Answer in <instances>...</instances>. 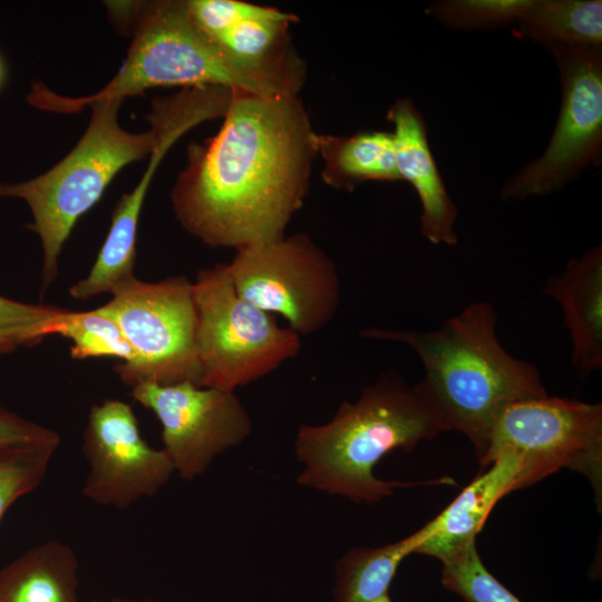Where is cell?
Masks as SVG:
<instances>
[{"label": "cell", "mask_w": 602, "mask_h": 602, "mask_svg": "<svg viewBox=\"0 0 602 602\" xmlns=\"http://www.w3.org/2000/svg\"><path fill=\"white\" fill-rule=\"evenodd\" d=\"M317 135L299 95L232 90L219 132L188 146L171 193L177 221L211 247L283 237L308 194Z\"/></svg>", "instance_id": "6da1fadb"}, {"label": "cell", "mask_w": 602, "mask_h": 602, "mask_svg": "<svg viewBox=\"0 0 602 602\" xmlns=\"http://www.w3.org/2000/svg\"><path fill=\"white\" fill-rule=\"evenodd\" d=\"M496 323L493 303L475 301L435 330L369 327L360 331L362 338L412 349L425 369L419 385L445 430L464 434L479 463L499 414L513 402L547 394L538 368L503 347Z\"/></svg>", "instance_id": "7a4b0ae2"}, {"label": "cell", "mask_w": 602, "mask_h": 602, "mask_svg": "<svg viewBox=\"0 0 602 602\" xmlns=\"http://www.w3.org/2000/svg\"><path fill=\"white\" fill-rule=\"evenodd\" d=\"M444 430L419 382L410 386L399 371L387 370L365 387L356 401H343L328 423L299 427L294 452L303 469L298 483L367 504L391 496L397 488L454 485L447 477L398 482L375 475L376 465L386 455L396 449L410 452Z\"/></svg>", "instance_id": "3957f363"}, {"label": "cell", "mask_w": 602, "mask_h": 602, "mask_svg": "<svg viewBox=\"0 0 602 602\" xmlns=\"http://www.w3.org/2000/svg\"><path fill=\"white\" fill-rule=\"evenodd\" d=\"M132 42L118 72L98 93L70 97L36 81L28 103L41 110L70 114L104 99H125L154 87H224L263 96L299 95L304 77L261 71L233 60L191 17L186 1L137 2Z\"/></svg>", "instance_id": "277c9868"}, {"label": "cell", "mask_w": 602, "mask_h": 602, "mask_svg": "<svg viewBox=\"0 0 602 602\" xmlns=\"http://www.w3.org/2000/svg\"><path fill=\"white\" fill-rule=\"evenodd\" d=\"M123 99L90 104L91 116L75 147L54 167L31 179L0 183V198L27 203L29 229L40 240L42 291L58 275L59 256L77 221L101 197L113 178L128 164L151 156L155 128L130 133L118 123Z\"/></svg>", "instance_id": "5b68a950"}, {"label": "cell", "mask_w": 602, "mask_h": 602, "mask_svg": "<svg viewBox=\"0 0 602 602\" xmlns=\"http://www.w3.org/2000/svg\"><path fill=\"white\" fill-rule=\"evenodd\" d=\"M193 293L198 386L235 391L299 353L301 336L245 300L235 290L226 263L202 269Z\"/></svg>", "instance_id": "8992f818"}, {"label": "cell", "mask_w": 602, "mask_h": 602, "mask_svg": "<svg viewBox=\"0 0 602 602\" xmlns=\"http://www.w3.org/2000/svg\"><path fill=\"white\" fill-rule=\"evenodd\" d=\"M98 308L116 321L132 348L133 359L114 367L125 385H198L197 314L187 276L157 282L134 276Z\"/></svg>", "instance_id": "52a82bcc"}, {"label": "cell", "mask_w": 602, "mask_h": 602, "mask_svg": "<svg viewBox=\"0 0 602 602\" xmlns=\"http://www.w3.org/2000/svg\"><path fill=\"white\" fill-rule=\"evenodd\" d=\"M502 455L521 460L525 487L569 468L586 476L600 499L602 405L547 394L513 402L496 418L479 464Z\"/></svg>", "instance_id": "ba28073f"}, {"label": "cell", "mask_w": 602, "mask_h": 602, "mask_svg": "<svg viewBox=\"0 0 602 602\" xmlns=\"http://www.w3.org/2000/svg\"><path fill=\"white\" fill-rule=\"evenodd\" d=\"M235 290L299 336L323 329L340 304L336 263L303 233L236 250L226 263Z\"/></svg>", "instance_id": "9c48e42d"}, {"label": "cell", "mask_w": 602, "mask_h": 602, "mask_svg": "<svg viewBox=\"0 0 602 602\" xmlns=\"http://www.w3.org/2000/svg\"><path fill=\"white\" fill-rule=\"evenodd\" d=\"M545 48L560 71L559 118L543 155L504 185L503 201L557 192L601 158L602 47L551 45Z\"/></svg>", "instance_id": "30bf717a"}, {"label": "cell", "mask_w": 602, "mask_h": 602, "mask_svg": "<svg viewBox=\"0 0 602 602\" xmlns=\"http://www.w3.org/2000/svg\"><path fill=\"white\" fill-rule=\"evenodd\" d=\"M132 396L157 417L163 449L186 480L204 474L216 456L252 433L250 415L235 391L192 381L142 382L132 388Z\"/></svg>", "instance_id": "8fae6325"}, {"label": "cell", "mask_w": 602, "mask_h": 602, "mask_svg": "<svg viewBox=\"0 0 602 602\" xmlns=\"http://www.w3.org/2000/svg\"><path fill=\"white\" fill-rule=\"evenodd\" d=\"M81 449L89 466L82 494L103 506L127 508L154 496L175 472L165 450L142 437L132 406L119 399L90 408Z\"/></svg>", "instance_id": "7c38bea8"}, {"label": "cell", "mask_w": 602, "mask_h": 602, "mask_svg": "<svg viewBox=\"0 0 602 602\" xmlns=\"http://www.w3.org/2000/svg\"><path fill=\"white\" fill-rule=\"evenodd\" d=\"M397 169L415 188L421 205L420 233L431 244L455 246L457 207L433 156L423 115L408 98L392 104L388 115Z\"/></svg>", "instance_id": "4fadbf2b"}, {"label": "cell", "mask_w": 602, "mask_h": 602, "mask_svg": "<svg viewBox=\"0 0 602 602\" xmlns=\"http://www.w3.org/2000/svg\"><path fill=\"white\" fill-rule=\"evenodd\" d=\"M543 292L559 303L571 362L580 376L602 369V247L596 245L548 278Z\"/></svg>", "instance_id": "5bb4252c"}, {"label": "cell", "mask_w": 602, "mask_h": 602, "mask_svg": "<svg viewBox=\"0 0 602 602\" xmlns=\"http://www.w3.org/2000/svg\"><path fill=\"white\" fill-rule=\"evenodd\" d=\"M478 474L458 496L429 521L431 534L416 554L448 560L476 541L496 503L508 493L524 488L521 460L502 455Z\"/></svg>", "instance_id": "9a60e30c"}, {"label": "cell", "mask_w": 602, "mask_h": 602, "mask_svg": "<svg viewBox=\"0 0 602 602\" xmlns=\"http://www.w3.org/2000/svg\"><path fill=\"white\" fill-rule=\"evenodd\" d=\"M162 158L153 155L137 185L118 201L108 234L89 273L69 288V295L79 301L103 293H113L133 279L136 260L138 222L151 185Z\"/></svg>", "instance_id": "2e32d148"}, {"label": "cell", "mask_w": 602, "mask_h": 602, "mask_svg": "<svg viewBox=\"0 0 602 602\" xmlns=\"http://www.w3.org/2000/svg\"><path fill=\"white\" fill-rule=\"evenodd\" d=\"M78 572L71 546L46 541L0 569V602H79Z\"/></svg>", "instance_id": "e0dca14e"}, {"label": "cell", "mask_w": 602, "mask_h": 602, "mask_svg": "<svg viewBox=\"0 0 602 602\" xmlns=\"http://www.w3.org/2000/svg\"><path fill=\"white\" fill-rule=\"evenodd\" d=\"M324 182L352 191L368 181H401L391 132L365 130L350 136L317 135Z\"/></svg>", "instance_id": "ac0fdd59"}, {"label": "cell", "mask_w": 602, "mask_h": 602, "mask_svg": "<svg viewBox=\"0 0 602 602\" xmlns=\"http://www.w3.org/2000/svg\"><path fill=\"white\" fill-rule=\"evenodd\" d=\"M431 534L429 523L395 543L380 547H358L336 563L333 602H371L383 594L400 563Z\"/></svg>", "instance_id": "d6986e66"}, {"label": "cell", "mask_w": 602, "mask_h": 602, "mask_svg": "<svg viewBox=\"0 0 602 602\" xmlns=\"http://www.w3.org/2000/svg\"><path fill=\"white\" fill-rule=\"evenodd\" d=\"M517 23L544 47H602L601 0H532Z\"/></svg>", "instance_id": "ffe728a7"}, {"label": "cell", "mask_w": 602, "mask_h": 602, "mask_svg": "<svg viewBox=\"0 0 602 602\" xmlns=\"http://www.w3.org/2000/svg\"><path fill=\"white\" fill-rule=\"evenodd\" d=\"M60 445V436L0 445V522L11 505L37 488Z\"/></svg>", "instance_id": "44dd1931"}, {"label": "cell", "mask_w": 602, "mask_h": 602, "mask_svg": "<svg viewBox=\"0 0 602 602\" xmlns=\"http://www.w3.org/2000/svg\"><path fill=\"white\" fill-rule=\"evenodd\" d=\"M71 341L74 359L108 357L120 363L133 359V351L116 321L99 308L90 311L69 310L57 331Z\"/></svg>", "instance_id": "7402d4cb"}, {"label": "cell", "mask_w": 602, "mask_h": 602, "mask_svg": "<svg viewBox=\"0 0 602 602\" xmlns=\"http://www.w3.org/2000/svg\"><path fill=\"white\" fill-rule=\"evenodd\" d=\"M68 311L0 294V355L36 347L46 338L56 336Z\"/></svg>", "instance_id": "603a6c76"}, {"label": "cell", "mask_w": 602, "mask_h": 602, "mask_svg": "<svg viewBox=\"0 0 602 602\" xmlns=\"http://www.w3.org/2000/svg\"><path fill=\"white\" fill-rule=\"evenodd\" d=\"M441 563L444 588L464 602H521L486 569L475 542Z\"/></svg>", "instance_id": "cb8c5ba5"}, {"label": "cell", "mask_w": 602, "mask_h": 602, "mask_svg": "<svg viewBox=\"0 0 602 602\" xmlns=\"http://www.w3.org/2000/svg\"><path fill=\"white\" fill-rule=\"evenodd\" d=\"M532 0H440L428 12L454 29H495L517 22Z\"/></svg>", "instance_id": "d4e9b609"}, {"label": "cell", "mask_w": 602, "mask_h": 602, "mask_svg": "<svg viewBox=\"0 0 602 602\" xmlns=\"http://www.w3.org/2000/svg\"><path fill=\"white\" fill-rule=\"evenodd\" d=\"M186 6L194 22L211 39L266 7L239 0H188Z\"/></svg>", "instance_id": "484cf974"}, {"label": "cell", "mask_w": 602, "mask_h": 602, "mask_svg": "<svg viewBox=\"0 0 602 602\" xmlns=\"http://www.w3.org/2000/svg\"><path fill=\"white\" fill-rule=\"evenodd\" d=\"M57 431L0 407V445L52 436Z\"/></svg>", "instance_id": "4316f807"}, {"label": "cell", "mask_w": 602, "mask_h": 602, "mask_svg": "<svg viewBox=\"0 0 602 602\" xmlns=\"http://www.w3.org/2000/svg\"><path fill=\"white\" fill-rule=\"evenodd\" d=\"M110 602H156L149 599L146 600H134V599H123V598H115Z\"/></svg>", "instance_id": "83f0119b"}, {"label": "cell", "mask_w": 602, "mask_h": 602, "mask_svg": "<svg viewBox=\"0 0 602 602\" xmlns=\"http://www.w3.org/2000/svg\"><path fill=\"white\" fill-rule=\"evenodd\" d=\"M371 602H392L391 599L389 598V594H383L382 596L371 601Z\"/></svg>", "instance_id": "f1b7e54d"}, {"label": "cell", "mask_w": 602, "mask_h": 602, "mask_svg": "<svg viewBox=\"0 0 602 602\" xmlns=\"http://www.w3.org/2000/svg\"><path fill=\"white\" fill-rule=\"evenodd\" d=\"M2 78H3V65H2V61H1V58H0V84L2 81Z\"/></svg>", "instance_id": "f546056e"}, {"label": "cell", "mask_w": 602, "mask_h": 602, "mask_svg": "<svg viewBox=\"0 0 602 602\" xmlns=\"http://www.w3.org/2000/svg\"><path fill=\"white\" fill-rule=\"evenodd\" d=\"M88 602H101V601H99V600H91V601H88Z\"/></svg>", "instance_id": "4dcf8cb0"}]
</instances>
